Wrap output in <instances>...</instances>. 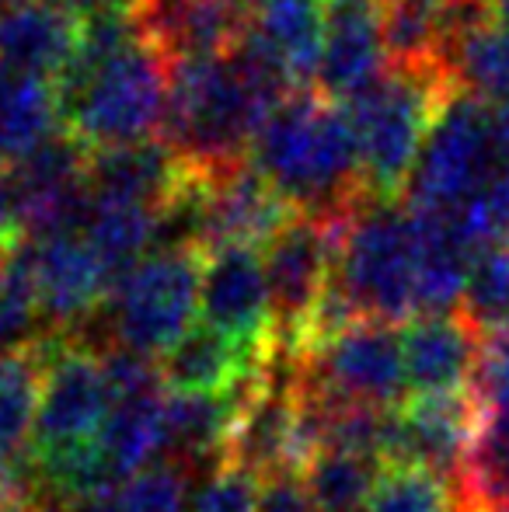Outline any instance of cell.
<instances>
[{
	"mask_svg": "<svg viewBox=\"0 0 509 512\" xmlns=\"http://www.w3.org/2000/svg\"><path fill=\"white\" fill-rule=\"evenodd\" d=\"M248 161L297 213L339 216L367 199L353 115L318 91H293L258 129Z\"/></svg>",
	"mask_w": 509,
	"mask_h": 512,
	"instance_id": "obj_1",
	"label": "cell"
},
{
	"mask_svg": "<svg viewBox=\"0 0 509 512\" xmlns=\"http://www.w3.org/2000/svg\"><path fill=\"white\" fill-rule=\"evenodd\" d=\"M457 91L440 63L387 67L374 88L346 105L360 136L363 196L377 203H398L405 196L422 143Z\"/></svg>",
	"mask_w": 509,
	"mask_h": 512,
	"instance_id": "obj_2",
	"label": "cell"
},
{
	"mask_svg": "<svg viewBox=\"0 0 509 512\" xmlns=\"http://www.w3.org/2000/svg\"><path fill=\"white\" fill-rule=\"evenodd\" d=\"M419 230L408 206L360 199L349 209L335 258V290L360 321L398 324L419 314Z\"/></svg>",
	"mask_w": 509,
	"mask_h": 512,
	"instance_id": "obj_3",
	"label": "cell"
},
{
	"mask_svg": "<svg viewBox=\"0 0 509 512\" xmlns=\"http://www.w3.org/2000/svg\"><path fill=\"white\" fill-rule=\"evenodd\" d=\"M171 91V56L154 35L129 46L91 74V81L60 105V126L91 154L161 140Z\"/></svg>",
	"mask_w": 509,
	"mask_h": 512,
	"instance_id": "obj_4",
	"label": "cell"
},
{
	"mask_svg": "<svg viewBox=\"0 0 509 512\" xmlns=\"http://www.w3.org/2000/svg\"><path fill=\"white\" fill-rule=\"evenodd\" d=\"M203 255L199 248H161L112 290L109 331L119 349L161 359L196 328Z\"/></svg>",
	"mask_w": 509,
	"mask_h": 512,
	"instance_id": "obj_5",
	"label": "cell"
},
{
	"mask_svg": "<svg viewBox=\"0 0 509 512\" xmlns=\"http://www.w3.org/2000/svg\"><path fill=\"white\" fill-rule=\"evenodd\" d=\"M349 213H293V220L265 244V279L272 304V349L307 352L314 317L335 283L342 223Z\"/></svg>",
	"mask_w": 509,
	"mask_h": 512,
	"instance_id": "obj_6",
	"label": "cell"
},
{
	"mask_svg": "<svg viewBox=\"0 0 509 512\" xmlns=\"http://www.w3.org/2000/svg\"><path fill=\"white\" fill-rule=\"evenodd\" d=\"M496 171L499 157L492 136V108L457 91L422 143L405 189V206L412 213L447 216L468 203Z\"/></svg>",
	"mask_w": 509,
	"mask_h": 512,
	"instance_id": "obj_7",
	"label": "cell"
},
{
	"mask_svg": "<svg viewBox=\"0 0 509 512\" xmlns=\"http://www.w3.org/2000/svg\"><path fill=\"white\" fill-rule=\"evenodd\" d=\"M42 342H46V373H42L32 457L53 460L95 443L112 411V394L102 352H95L77 335H56V331Z\"/></svg>",
	"mask_w": 509,
	"mask_h": 512,
	"instance_id": "obj_8",
	"label": "cell"
},
{
	"mask_svg": "<svg viewBox=\"0 0 509 512\" xmlns=\"http://www.w3.org/2000/svg\"><path fill=\"white\" fill-rule=\"evenodd\" d=\"M300 387L346 405L398 408L408 391L401 331L384 321H353L325 345L304 352Z\"/></svg>",
	"mask_w": 509,
	"mask_h": 512,
	"instance_id": "obj_9",
	"label": "cell"
},
{
	"mask_svg": "<svg viewBox=\"0 0 509 512\" xmlns=\"http://www.w3.org/2000/svg\"><path fill=\"white\" fill-rule=\"evenodd\" d=\"M4 175L18 209L21 237L46 241L84 230L91 213V150L81 140L60 129Z\"/></svg>",
	"mask_w": 509,
	"mask_h": 512,
	"instance_id": "obj_10",
	"label": "cell"
},
{
	"mask_svg": "<svg viewBox=\"0 0 509 512\" xmlns=\"http://www.w3.org/2000/svg\"><path fill=\"white\" fill-rule=\"evenodd\" d=\"M478 422L482 408L471 391L450 398H412L408 405L387 411L381 460L387 467L429 471L457 488L468 467Z\"/></svg>",
	"mask_w": 509,
	"mask_h": 512,
	"instance_id": "obj_11",
	"label": "cell"
},
{
	"mask_svg": "<svg viewBox=\"0 0 509 512\" xmlns=\"http://www.w3.org/2000/svg\"><path fill=\"white\" fill-rule=\"evenodd\" d=\"M199 317L248 352L272 349V304L265 262L255 248H213L203 255Z\"/></svg>",
	"mask_w": 509,
	"mask_h": 512,
	"instance_id": "obj_12",
	"label": "cell"
},
{
	"mask_svg": "<svg viewBox=\"0 0 509 512\" xmlns=\"http://www.w3.org/2000/svg\"><path fill=\"white\" fill-rule=\"evenodd\" d=\"M28 265L39 314L56 328V335H74L81 321H88L105 300L112 297L116 283L98 262L84 234H60L46 241H28Z\"/></svg>",
	"mask_w": 509,
	"mask_h": 512,
	"instance_id": "obj_13",
	"label": "cell"
},
{
	"mask_svg": "<svg viewBox=\"0 0 509 512\" xmlns=\"http://www.w3.org/2000/svg\"><path fill=\"white\" fill-rule=\"evenodd\" d=\"M401 352L415 398L468 394L482 356V331L464 314H422L401 331Z\"/></svg>",
	"mask_w": 509,
	"mask_h": 512,
	"instance_id": "obj_14",
	"label": "cell"
},
{
	"mask_svg": "<svg viewBox=\"0 0 509 512\" xmlns=\"http://www.w3.org/2000/svg\"><path fill=\"white\" fill-rule=\"evenodd\" d=\"M387 70L381 14L367 4L325 0V53L318 70V95L349 105L370 91Z\"/></svg>",
	"mask_w": 509,
	"mask_h": 512,
	"instance_id": "obj_15",
	"label": "cell"
},
{
	"mask_svg": "<svg viewBox=\"0 0 509 512\" xmlns=\"http://www.w3.org/2000/svg\"><path fill=\"white\" fill-rule=\"evenodd\" d=\"M258 377H262V370L248 384L234 387V391H171L168 401H164V453L175 457V464L185 467V471H192V467H206L210 471V467L224 464L241 405H245L248 391L255 387Z\"/></svg>",
	"mask_w": 509,
	"mask_h": 512,
	"instance_id": "obj_16",
	"label": "cell"
},
{
	"mask_svg": "<svg viewBox=\"0 0 509 512\" xmlns=\"http://www.w3.org/2000/svg\"><path fill=\"white\" fill-rule=\"evenodd\" d=\"M81 21L60 0H25L0 14V67L56 81L77 53Z\"/></svg>",
	"mask_w": 509,
	"mask_h": 512,
	"instance_id": "obj_17",
	"label": "cell"
},
{
	"mask_svg": "<svg viewBox=\"0 0 509 512\" xmlns=\"http://www.w3.org/2000/svg\"><path fill=\"white\" fill-rule=\"evenodd\" d=\"M185 182V161L164 140L91 154V196L136 203L164 213Z\"/></svg>",
	"mask_w": 509,
	"mask_h": 512,
	"instance_id": "obj_18",
	"label": "cell"
},
{
	"mask_svg": "<svg viewBox=\"0 0 509 512\" xmlns=\"http://www.w3.org/2000/svg\"><path fill=\"white\" fill-rule=\"evenodd\" d=\"M248 28L283 67L293 91L318 88L325 53V0H258Z\"/></svg>",
	"mask_w": 509,
	"mask_h": 512,
	"instance_id": "obj_19",
	"label": "cell"
},
{
	"mask_svg": "<svg viewBox=\"0 0 509 512\" xmlns=\"http://www.w3.org/2000/svg\"><path fill=\"white\" fill-rule=\"evenodd\" d=\"M272 352V349H269ZM265 356L248 352L224 338L220 331L196 324L182 342H175L164 352L161 363L164 387L178 394H213V391H234V387L248 384L258 370L265 366Z\"/></svg>",
	"mask_w": 509,
	"mask_h": 512,
	"instance_id": "obj_20",
	"label": "cell"
},
{
	"mask_svg": "<svg viewBox=\"0 0 509 512\" xmlns=\"http://www.w3.org/2000/svg\"><path fill=\"white\" fill-rule=\"evenodd\" d=\"M164 401V391L112 401L109 418L91 443L112 485L147 471L157 457H164Z\"/></svg>",
	"mask_w": 509,
	"mask_h": 512,
	"instance_id": "obj_21",
	"label": "cell"
},
{
	"mask_svg": "<svg viewBox=\"0 0 509 512\" xmlns=\"http://www.w3.org/2000/svg\"><path fill=\"white\" fill-rule=\"evenodd\" d=\"M419 230V279H415V307L422 314H450L468 290L475 251L461 241L450 216L412 213Z\"/></svg>",
	"mask_w": 509,
	"mask_h": 512,
	"instance_id": "obj_22",
	"label": "cell"
},
{
	"mask_svg": "<svg viewBox=\"0 0 509 512\" xmlns=\"http://www.w3.org/2000/svg\"><path fill=\"white\" fill-rule=\"evenodd\" d=\"M53 81L0 67V171L21 164L28 154L60 133Z\"/></svg>",
	"mask_w": 509,
	"mask_h": 512,
	"instance_id": "obj_23",
	"label": "cell"
},
{
	"mask_svg": "<svg viewBox=\"0 0 509 512\" xmlns=\"http://www.w3.org/2000/svg\"><path fill=\"white\" fill-rule=\"evenodd\" d=\"M81 234L119 286L143 258L154 255L150 248L161 244V213L150 206L91 196V213Z\"/></svg>",
	"mask_w": 509,
	"mask_h": 512,
	"instance_id": "obj_24",
	"label": "cell"
},
{
	"mask_svg": "<svg viewBox=\"0 0 509 512\" xmlns=\"http://www.w3.org/2000/svg\"><path fill=\"white\" fill-rule=\"evenodd\" d=\"M42 373H46L42 338L0 352V460L32 453Z\"/></svg>",
	"mask_w": 509,
	"mask_h": 512,
	"instance_id": "obj_25",
	"label": "cell"
},
{
	"mask_svg": "<svg viewBox=\"0 0 509 512\" xmlns=\"http://www.w3.org/2000/svg\"><path fill=\"white\" fill-rule=\"evenodd\" d=\"M440 67L454 77L464 95L499 108L509 102V32L492 21L471 28L440 56Z\"/></svg>",
	"mask_w": 509,
	"mask_h": 512,
	"instance_id": "obj_26",
	"label": "cell"
},
{
	"mask_svg": "<svg viewBox=\"0 0 509 512\" xmlns=\"http://www.w3.org/2000/svg\"><path fill=\"white\" fill-rule=\"evenodd\" d=\"M454 495L457 506L509 512V411H482L468 467Z\"/></svg>",
	"mask_w": 509,
	"mask_h": 512,
	"instance_id": "obj_27",
	"label": "cell"
},
{
	"mask_svg": "<svg viewBox=\"0 0 509 512\" xmlns=\"http://www.w3.org/2000/svg\"><path fill=\"white\" fill-rule=\"evenodd\" d=\"M384 471L381 460L349 450H321L304 467V481L311 488L321 512H360L370 506Z\"/></svg>",
	"mask_w": 509,
	"mask_h": 512,
	"instance_id": "obj_28",
	"label": "cell"
},
{
	"mask_svg": "<svg viewBox=\"0 0 509 512\" xmlns=\"http://www.w3.org/2000/svg\"><path fill=\"white\" fill-rule=\"evenodd\" d=\"M189 471L178 464H154L105 492L84 499L74 512H189Z\"/></svg>",
	"mask_w": 509,
	"mask_h": 512,
	"instance_id": "obj_29",
	"label": "cell"
},
{
	"mask_svg": "<svg viewBox=\"0 0 509 512\" xmlns=\"http://www.w3.org/2000/svg\"><path fill=\"white\" fill-rule=\"evenodd\" d=\"M447 216L475 255L509 244V171L499 168L468 203Z\"/></svg>",
	"mask_w": 509,
	"mask_h": 512,
	"instance_id": "obj_30",
	"label": "cell"
},
{
	"mask_svg": "<svg viewBox=\"0 0 509 512\" xmlns=\"http://www.w3.org/2000/svg\"><path fill=\"white\" fill-rule=\"evenodd\" d=\"M39 314L32 286V265H28V248L18 241L4 258H0V352L18 349L32 342V317Z\"/></svg>",
	"mask_w": 509,
	"mask_h": 512,
	"instance_id": "obj_31",
	"label": "cell"
},
{
	"mask_svg": "<svg viewBox=\"0 0 509 512\" xmlns=\"http://www.w3.org/2000/svg\"><path fill=\"white\" fill-rule=\"evenodd\" d=\"M461 314L478 331H492L509 324V244L482 251L471 265L468 290L461 300Z\"/></svg>",
	"mask_w": 509,
	"mask_h": 512,
	"instance_id": "obj_32",
	"label": "cell"
},
{
	"mask_svg": "<svg viewBox=\"0 0 509 512\" xmlns=\"http://www.w3.org/2000/svg\"><path fill=\"white\" fill-rule=\"evenodd\" d=\"M367 512H457V495L447 481L415 467H384Z\"/></svg>",
	"mask_w": 509,
	"mask_h": 512,
	"instance_id": "obj_33",
	"label": "cell"
},
{
	"mask_svg": "<svg viewBox=\"0 0 509 512\" xmlns=\"http://www.w3.org/2000/svg\"><path fill=\"white\" fill-rule=\"evenodd\" d=\"M258 485L255 474L234 464H217L203 474L199 485L189 492V512H258Z\"/></svg>",
	"mask_w": 509,
	"mask_h": 512,
	"instance_id": "obj_34",
	"label": "cell"
},
{
	"mask_svg": "<svg viewBox=\"0 0 509 512\" xmlns=\"http://www.w3.org/2000/svg\"><path fill=\"white\" fill-rule=\"evenodd\" d=\"M471 398L482 411H509V324L482 335Z\"/></svg>",
	"mask_w": 509,
	"mask_h": 512,
	"instance_id": "obj_35",
	"label": "cell"
},
{
	"mask_svg": "<svg viewBox=\"0 0 509 512\" xmlns=\"http://www.w3.org/2000/svg\"><path fill=\"white\" fill-rule=\"evenodd\" d=\"M258 512H321L314 502L311 488H307L304 474L286 471L276 478L262 481V492H258Z\"/></svg>",
	"mask_w": 509,
	"mask_h": 512,
	"instance_id": "obj_36",
	"label": "cell"
},
{
	"mask_svg": "<svg viewBox=\"0 0 509 512\" xmlns=\"http://www.w3.org/2000/svg\"><path fill=\"white\" fill-rule=\"evenodd\" d=\"M21 241V227H18V209H14V196L11 185H7V175L0 171V258Z\"/></svg>",
	"mask_w": 509,
	"mask_h": 512,
	"instance_id": "obj_37",
	"label": "cell"
},
{
	"mask_svg": "<svg viewBox=\"0 0 509 512\" xmlns=\"http://www.w3.org/2000/svg\"><path fill=\"white\" fill-rule=\"evenodd\" d=\"M492 136H496V157L499 168L509 171V102L492 108Z\"/></svg>",
	"mask_w": 509,
	"mask_h": 512,
	"instance_id": "obj_38",
	"label": "cell"
},
{
	"mask_svg": "<svg viewBox=\"0 0 509 512\" xmlns=\"http://www.w3.org/2000/svg\"><path fill=\"white\" fill-rule=\"evenodd\" d=\"M489 21L509 32V0H489Z\"/></svg>",
	"mask_w": 509,
	"mask_h": 512,
	"instance_id": "obj_39",
	"label": "cell"
},
{
	"mask_svg": "<svg viewBox=\"0 0 509 512\" xmlns=\"http://www.w3.org/2000/svg\"><path fill=\"white\" fill-rule=\"evenodd\" d=\"M11 512H67L56 499H39V502H28L21 509H11Z\"/></svg>",
	"mask_w": 509,
	"mask_h": 512,
	"instance_id": "obj_40",
	"label": "cell"
},
{
	"mask_svg": "<svg viewBox=\"0 0 509 512\" xmlns=\"http://www.w3.org/2000/svg\"><path fill=\"white\" fill-rule=\"evenodd\" d=\"M220 4H227V7H238V11H248V14H252L258 0H220Z\"/></svg>",
	"mask_w": 509,
	"mask_h": 512,
	"instance_id": "obj_41",
	"label": "cell"
},
{
	"mask_svg": "<svg viewBox=\"0 0 509 512\" xmlns=\"http://www.w3.org/2000/svg\"><path fill=\"white\" fill-rule=\"evenodd\" d=\"M339 4H367V7H377L381 0H339Z\"/></svg>",
	"mask_w": 509,
	"mask_h": 512,
	"instance_id": "obj_42",
	"label": "cell"
},
{
	"mask_svg": "<svg viewBox=\"0 0 509 512\" xmlns=\"http://www.w3.org/2000/svg\"><path fill=\"white\" fill-rule=\"evenodd\" d=\"M457 512H489V509H471V506H457Z\"/></svg>",
	"mask_w": 509,
	"mask_h": 512,
	"instance_id": "obj_43",
	"label": "cell"
}]
</instances>
